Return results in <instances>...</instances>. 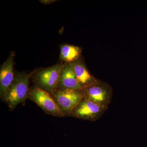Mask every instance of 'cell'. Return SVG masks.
Returning a JSON list of instances; mask_svg holds the SVG:
<instances>
[{"instance_id": "6da1fadb", "label": "cell", "mask_w": 147, "mask_h": 147, "mask_svg": "<svg viewBox=\"0 0 147 147\" xmlns=\"http://www.w3.org/2000/svg\"><path fill=\"white\" fill-rule=\"evenodd\" d=\"M30 78V76L26 74H20L14 77L2 98L11 109L16 108L28 98Z\"/></svg>"}, {"instance_id": "7a4b0ae2", "label": "cell", "mask_w": 147, "mask_h": 147, "mask_svg": "<svg viewBox=\"0 0 147 147\" xmlns=\"http://www.w3.org/2000/svg\"><path fill=\"white\" fill-rule=\"evenodd\" d=\"M62 66L60 64L55 65L37 71L33 77L34 82L36 87L53 94L59 88Z\"/></svg>"}, {"instance_id": "3957f363", "label": "cell", "mask_w": 147, "mask_h": 147, "mask_svg": "<svg viewBox=\"0 0 147 147\" xmlns=\"http://www.w3.org/2000/svg\"><path fill=\"white\" fill-rule=\"evenodd\" d=\"M52 96L65 116H71L73 110L84 98L82 89L57 90Z\"/></svg>"}, {"instance_id": "277c9868", "label": "cell", "mask_w": 147, "mask_h": 147, "mask_svg": "<svg viewBox=\"0 0 147 147\" xmlns=\"http://www.w3.org/2000/svg\"><path fill=\"white\" fill-rule=\"evenodd\" d=\"M28 98L47 114L59 117H65L52 95L44 90L37 87L30 89Z\"/></svg>"}, {"instance_id": "5b68a950", "label": "cell", "mask_w": 147, "mask_h": 147, "mask_svg": "<svg viewBox=\"0 0 147 147\" xmlns=\"http://www.w3.org/2000/svg\"><path fill=\"white\" fill-rule=\"evenodd\" d=\"M82 90L84 98L106 107H108L110 104L113 97L112 87L100 80L91 86L82 89Z\"/></svg>"}, {"instance_id": "8992f818", "label": "cell", "mask_w": 147, "mask_h": 147, "mask_svg": "<svg viewBox=\"0 0 147 147\" xmlns=\"http://www.w3.org/2000/svg\"><path fill=\"white\" fill-rule=\"evenodd\" d=\"M108 108V107L84 98L73 110L71 117L94 121L99 119Z\"/></svg>"}, {"instance_id": "52a82bcc", "label": "cell", "mask_w": 147, "mask_h": 147, "mask_svg": "<svg viewBox=\"0 0 147 147\" xmlns=\"http://www.w3.org/2000/svg\"><path fill=\"white\" fill-rule=\"evenodd\" d=\"M82 88L76 79L72 63L63 65L58 90H80Z\"/></svg>"}, {"instance_id": "ba28073f", "label": "cell", "mask_w": 147, "mask_h": 147, "mask_svg": "<svg viewBox=\"0 0 147 147\" xmlns=\"http://www.w3.org/2000/svg\"><path fill=\"white\" fill-rule=\"evenodd\" d=\"M13 56L11 55L1 65L0 69V95L3 98L14 79L13 71Z\"/></svg>"}, {"instance_id": "9c48e42d", "label": "cell", "mask_w": 147, "mask_h": 147, "mask_svg": "<svg viewBox=\"0 0 147 147\" xmlns=\"http://www.w3.org/2000/svg\"><path fill=\"white\" fill-rule=\"evenodd\" d=\"M71 63L76 79L82 89L91 86L98 82L99 80L92 75L80 59Z\"/></svg>"}, {"instance_id": "30bf717a", "label": "cell", "mask_w": 147, "mask_h": 147, "mask_svg": "<svg viewBox=\"0 0 147 147\" xmlns=\"http://www.w3.org/2000/svg\"><path fill=\"white\" fill-rule=\"evenodd\" d=\"M82 52V49L78 46L62 45L60 48V58L67 63H72L80 59Z\"/></svg>"}, {"instance_id": "8fae6325", "label": "cell", "mask_w": 147, "mask_h": 147, "mask_svg": "<svg viewBox=\"0 0 147 147\" xmlns=\"http://www.w3.org/2000/svg\"><path fill=\"white\" fill-rule=\"evenodd\" d=\"M54 1H41V3H51L52 2H54Z\"/></svg>"}]
</instances>
